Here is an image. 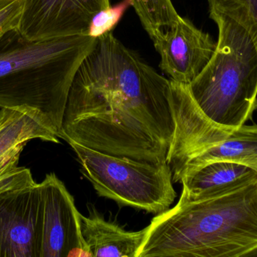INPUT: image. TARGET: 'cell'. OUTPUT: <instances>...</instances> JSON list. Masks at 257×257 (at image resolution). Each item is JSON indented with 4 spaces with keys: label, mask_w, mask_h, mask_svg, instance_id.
<instances>
[{
    "label": "cell",
    "mask_w": 257,
    "mask_h": 257,
    "mask_svg": "<svg viewBox=\"0 0 257 257\" xmlns=\"http://www.w3.org/2000/svg\"><path fill=\"white\" fill-rule=\"evenodd\" d=\"M170 95V80L109 32L77 70L59 137L108 155L167 162L175 131Z\"/></svg>",
    "instance_id": "obj_1"
},
{
    "label": "cell",
    "mask_w": 257,
    "mask_h": 257,
    "mask_svg": "<svg viewBox=\"0 0 257 257\" xmlns=\"http://www.w3.org/2000/svg\"><path fill=\"white\" fill-rule=\"evenodd\" d=\"M148 226L139 257H250L257 250V178L213 197L179 199Z\"/></svg>",
    "instance_id": "obj_2"
},
{
    "label": "cell",
    "mask_w": 257,
    "mask_h": 257,
    "mask_svg": "<svg viewBox=\"0 0 257 257\" xmlns=\"http://www.w3.org/2000/svg\"><path fill=\"white\" fill-rule=\"evenodd\" d=\"M96 40H30L18 29L6 32L0 37V107L29 113L59 137L74 77Z\"/></svg>",
    "instance_id": "obj_3"
},
{
    "label": "cell",
    "mask_w": 257,
    "mask_h": 257,
    "mask_svg": "<svg viewBox=\"0 0 257 257\" xmlns=\"http://www.w3.org/2000/svg\"><path fill=\"white\" fill-rule=\"evenodd\" d=\"M218 27L217 47L188 84L199 108L221 126L237 129L257 110V50L245 29L226 15L210 12Z\"/></svg>",
    "instance_id": "obj_4"
},
{
    "label": "cell",
    "mask_w": 257,
    "mask_h": 257,
    "mask_svg": "<svg viewBox=\"0 0 257 257\" xmlns=\"http://www.w3.org/2000/svg\"><path fill=\"white\" fill-rule=\"evenodd\" d=\"M67 143L76 154L81 173L100 197L157 215L175 202L177 193L167 162L139 161Z\"/></svg>",
    "instance_id": "obj_5"
},
{
    "label": "cell",
    "mask_w": 257,
    "mask_h": 257,
    "mask_svg": "<svg viewBox=\"0 0 257 257\" xmlns=\"http://www.w3.org/2000/svg\"><path fill=\"white\" fill-rule=\"evenodd\" d=\"M43 203L30 169L0 178V257H40Z\"/></svg>",
    "instance_id": "obj_6"
},
{
    "label": "cell",
    "mask_w": 257,
    "mask_h": 257,
    "mask_svg": "<svg viewBox=\"0 0 257 257\" xmlns=\"http://www.w3.org/2000/svg\"><path fill=\"white\" fill-rule=\"evenodd\" d=\"M43 203L40 257L91 256L73 196L54 173L40 183Z\"/></svg>",
    "instance_id": "obj_7"
},
{
    "label": "cell",
    "mask_w": 257,
    "mask_h": 257,
    "mask_svg": "<svg viewBox=\"0 0 257 257\" xmlns=\"http://www.w3.org/2000/svg\"><path fill=\"white\" fill-rule=\"evenodd\" d=\"M110 6V0H24L18 30L30 40L86 36L95 15Z\"/></svg>",
    "instance_id": "obj_8"
},
{
    "label": "cell",
    "mask_w": 257,
    "mask_h": 257,
    "mask_svg": "<svg viewBox=\"0 0 257 257\" xmlns=\"http://www.w3.org/2000/svg\"><path fill=\"white\" fill-rule=\"evenodd\" d=\"M152 40L161 57L162 70L172 81L186 84L205 69L217 47L208 33L180 15L171 28Z\"/></svg>",
    "instance_id": "obj_9"
},
{
    "label": "cell",
    "mask_w": 257,
    "mask_h": 257,
    "mask_svg": "<svg viewBox=\"0 0 257 257\" xmlns=\"http://www.w3.org/2000/svg\"><path fill=\"white\" fill-rule=\"evenodd\" d=\"M34 139L60 143L57 134L31 115L0 107V178L18 167L21 152Z\"/></svg>",
    "instance_id": "obj_10"
},
{
    "label": "cell",
    "mask_w": 257,
    "mask_h": 257,
    "mask_svg": "<svg viewBox=\"0 0 257 257\" xmlns=\"http://www.w3.org/2000/svg\"><path fill=\"white\" fill-rule=\"evenodd\" d=\"M81 232L91 256L139 257L148 226L138 232L125 230L116 223L107 221L92 206L88 217L81 214Z\"/></svg>",
    "instance_id": "obj_11"
},
{
    "label": "cell",
    "mask_w": 257,
    "mask_h": 257,
    "mask_svg": "<svg viewBox=\"0 0 257 257\" xmlns=\"http://www.w3.org/2000/svg\"><path fill=\"white\" fill-rule=\"evenodd\" d=\"M257 178L253 169L226 161L207 164L186 177L181 198L184 201H197L218 196L239 188Z\"/></svg>",
    "instance_id": "obj_12"
},
{
    "label": "cell",
    "mask_w": 257,
    "mask_h": 257,
    "mask_svg": "<svg viewBox=\"0 0 257 257\" xmlns=\"http://www.w3.org/2000/svg\"><path fill=\"white\" fill-rule=\"evenodd\" d=\"M217 161L242 164L257 172V125H242L223 141L193 158L184 167L177 183H181L188 175Z\"/></svg>",
    "instance_id": "obj_13"
},
{
    "label": "cell",
    "mask_w": 257,
    "mask_h": 257,
    "mask_svg": "<svg viewBox=\"0 0 257 257\" xmlns=\"http://www.w3.org/2000/svg\"><path fill=\"white\" fill-rule=\"evenodd\" d=\"M132 6L151 39L171 28L179 17L172 0H132Z\"/></svg>",
    "instance_id": "obj_14"
},
{
    "label": "cell",
    "mask_w": 257,
    "mask_h": 257,
    "mask_svg": "<svg viewBox=\"0 0 257 257\" xmlns=\"http://www.w3.org/2000/svg\"><path fill=\"white\" fill-rule=\"evenodd\" d=\"M210 12H218L242 26L257 50V0H208Z\"/></svg>",
    "instance_id": "obj_15"
},
{
    "label": "cell",
    "mask_w": 257,
    "mask_h": 257,
    "mask_svg": "<svg viewBox=\"0 0 257 257\" xmlns=\"http://www.w3.org/2000/svg\"><path fill=\"white\" fill-rule=\"evenodd\" d=\"M130 6H132V0H123L117 6H110L96 14L92 20L89 36L96 39L111 32Z\"/></svg>",
    "instance_id": "obj_16"
},
{
    "label": "cell",
    "mask_w": 257,
    "mask_h": 257,
    "mask_svg": "<svg viewBox=\"0 0 257 257\" xmlns=\"http://www.w3.org/2000/svg\"><path fill=\"white\" fill-rule=\"evenodd\" d=\"M24 0H0V37L6 32L18 29Z\"/></svg>",
    "instance_id": "obj_17"
},
{
    "label": "cell",
    "mask_w": 257,
    "mask_h": 257,
    "mask_svg": "<svg viewBox=\"0 0 257 257\" xmlns=\"http://www.w3.org/2000/svg\"><path fill=\"white\" fill-rule=\"evenodd\" d=\"M252 256H257V250H256V251L253 252V253H252L251 256H250V257Z\"/></svg>",
    "instance_id": "obj_18"
}]
</instances>
